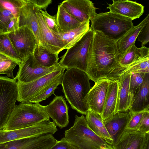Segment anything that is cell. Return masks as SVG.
<instances>
[{"label": "cell", "instance_id": "1", "mask_svg": "<svg viewBox=\"0 0 149 149\" xmlns=\"http://www.w3.org/2000/svg\"><path fill=\"white\" fill-rule=\"evenodd\" d=\"M127 68L119 63L116 41L95 32L85 72L90 79L95 83L101 79L119 81Z\"/></svg>", "mask_w": 149, "mask_h": 149}, {"label": "cell", "instance_id": "2", "mask_svg": "<svg viewBox=\"0 0 149 149\" xmlns=\"http://www.w3.org/2000/svg\"><path fill=\"white\" fill-rule=\"evenodd\" d=\"M90 80L85 72L71 68L66 69L62 80L65 98L72 109L82 115L89 110L86 98L91 89Z\"/></svg>", "mask_w": 149, "mask_h": 149}, {"label": "cell", "instance_id": "3", "mask_svg": "<svg viewBox=\"0 0 149 149\" xmlns=\"http://www.w3.org/2000/svg\"><path fill=\"white\" fill-rule=\"evenodd\" d=\"M73 125L65 132V139L79 149H113L89 127L85 117L76 115Z\"/></svg>", "mask_w": 149, "mask_h": 149}, {"label": "cell", "instance_id": "4", "mask_svg": "<svg viewBox=\"0 0 149 149\" xmlns=\"http://www.w3.org/2000/svg\"><path fill=\"white\" fill-rule=\"evenodd\" d=\"M132 20L110 12L97 14L91 21L90 29L109 39L116 41L134 26Z\"/></svg>", "mask_w": 149, "mask_h": 149}, {"label": "cell", "instance_id": "5", "mask_svg": "<svg viewBox=\"0 0 149 149\" xmlns=\"http://www.w3.org/2000/svg\"><path fill=\"white\" fill-rule=\"evenodd\" d=\"M49 118L45 106L39 103L20 102L16 105L3 130H10L23 128Z\"/></svg>", "mask_w": 149, "mask_h": 149}, {"label": "cell", "instance_id": "6", "mask_svg": "<svg viewBox=\"0 0 149 149\" xmlns=\"http://www.w3.org/2000/svg\"><path fill=\"white\" fill-rule=\"evenodd\" d=\"M95 32L89 29L72 47L67 49L58 62L65 69L75 68L86 72L89 50Z\"/></svg>", "mask_w": 149, "mask_h": 149}, {"label": "cell", "instance_id": "7", "mask_svg": "<svg viewBox=\"0 0 149 149\" xmlns=\"http://www.w3.org/2000/svg\"><path fill=\"white\" fill-rule=\"evenodd\" d=\"M15 77L0 76V130H3L16 105L18 95Z\"/></svg>", "mask_w": 149, "mask_h": 149}, {"label": "cell", "instance_id": "8", "mask_svg": "<svg viewBox=\"0 0 149 149\" xmlns=\"http://www.w3.org/2000/svg\"><path fill=\"white\" fill-rule=\"evenodd\" d=\"M57 130L56 125L49 119L23 128L10 130H0V144L48 134H53Z\"/></svg>", "mask_w": 149, "mask_h": 149}, {"label": "cell", "instance_id": "9", "mask_svg": "<svg viewBox=\"0 0 149 149\" xmlns=\"http://www.w3.org/2000/svg\"><path fill=\"white\" fill-rule=\"evenodd\" d=\"M65 69L61 66L56 70L32 82L24 83L17 81V101L29 103L47 86L64 73Z\"/></svg>", "mask_w": 149, "mask_h": 149}, {"label": "cell", "instance_id": "10", "mask_svg": "<svg viewBox=\"0 0 149 149\" xmlns=\"http://www.w3.org/2000/svg\"><path fill=\"white\" fill-rule=\"evenodd\" d=\"M8 37L19 58L22 60L33 54L38 45L37 39L27 26L20 27L8 33Z\"/></svg>", "mask_w": 149, "mask_h": 149}, {"label": "cell", "instance_id": "11", "mask_svg": "<svg viewBox=\"0 0 149 149\" xmlns=\"http://www.w3.org/2000/svg\"><path fill=\"white\" fill-rule=\"evenodd\" d=\"M60 66L58 63L50 68L43 67L38 63L32 54L22 60L15 77L18 81L29 83L52 72Z\"/></svg>", "mask_w": 149, "mask_h": 149}, {"label": "cell", "instance_id": "12", "mask_svg": "<svg viewBox=\"0 0 149 149\" xmlns=\"http://www.w3.org/2000/svg\"><path fill=\"white\" fill-rule=\"evenodd\" d=\"M57 140L51 134L20 139L0 144V149H49Z\"/></svg>", "mask_w": 149, "mask_h": 149}, {"label": "cell", "instance_id": "13", "mask_svg": "<svg viewBox=\"0 0 149 149\" xmlns=\"http://www.w3.org/2000/svg\"><path fill=\"white\" fill-rule=\"evenodd\" d=\"M60 4L81 23L92 21L97 14L96 10L97 8L89 0H66Z\"/></svg>", "mask_w": 149, "mask_h": 149}, {"label": "cell", "instance_id": "14", "mask_svg": "<svg viewBox=\"0 0 149 149\" xmlns=\"http://www.w3.org/2000/svg\"><path fill=\"white\" fill-rule=\"evenodd\" d=\"M110 82L101 79L95 83L86 98L89 110L98 114L101 116Z\"/></svg>", "mask_w": 149, "mask_h": 149}, {"label": "cell", "instance_id": "15", "mask_svg": "<svg viewBox=\"0 0 149 149\" xmlns=\"http://www.w3.org/2000/svg\"><path fill=\"white\" fill-rule=\"evenodd\" d=\"M46 112L56 126L63 128L69 123L68 108L66 101L61 96H56L48 105L45 106Z\"/></svg>", "mask_w": 149, "mask_h": 149}, {"label": "cell", "instance_id": "16", "mask_svg": "<svg viewBox=\"0 0 149 149\" xmlns=\"http://www.w3.org/2000/svg\"><path fill=\"white\" fill-rule=\"evenodd\" d=\"M19 27L27 26L33 31L38 45H44V42L38 23L35 7L29 0L20 10L18 16Z\"/></svg>", "mask_w": 149, "mask_h": 149}, {"label": "cell", "instance_id": "17", "mask_svg": "<svg viewBox=\"0 0 149 149\" xmlns=\"http://www.w3.org/2000/svg\"><path fill=\"white\" fill-rule=\"evenodd\" d=\"M131 113L129 111L116 112L111 117L103 121L113 142L112 146L119 141L125 130Z\"/></svg>", "mask_w": 149, "mask_h": 149}, {"label": "cell", "instance_id": "18", "mask_svg": "<svg viewBox=\"0 0 149 149\" xmlns=\"http://www.w3.org/2000/svg\"><path fill=\"white\" fill-rule=\"evenodd\" d=\"M111 4H108L107 8L110 12L131 19L139 18L144 12V6L136 1L129 0H113Z\"/></svg>", "mask_w": 149, "mask_h": 149}, {"label": "cell", "instance_id": "19", "mask_svg": "<svg viewBox=\"0 0 149 149\" xmlns=\"http://www.w3.org/2000/svg\"><path fill=\"white\" fill-rule=\"evenodd\" d=\"M35 9L38 23L44 42L43 46L53 53L58 54L60 52L65 49L63 43L49 29L42 15L37 8L35 7Z\"/></svg>", "mask_w": 149, "mask_h": 149}, {"label": "cell", "instance_id": "20", "mask_svg": "<svg viewBox=\"0 0 149 149\" xmlns=\"http://www.w3.org/2000/svg\"><path fill=\"white\" fill-rule=\"evenodd\" d=\"M148 133L125 130L118 142L112 147L113 149H143Z\"/></svg>", "mask_w": 149, "mask_h": 149}, {"label": "cell", "instance_id": "21", "mask_svg": "<svg viewBox=\"0 0 149 149\" xmlns=\"http://www.w3.org/2000/svg\"><path fill=\"white\" fill-rule=\"evenodd\" d=\"M149 73H146L143 82L130 106L132 114L149 110Z\"/></svg>", "mask_w": 149, "mask_h": 149}, {"label": "cell", "instance_id": "22", "mask_svg": "<svg viewBox=\"0 0 149 149\" xmlns=\"http://www.w3.org/2000/svg\"><path fill=\"white\" fill-rule=\"evenodd\" d=\"M148 21L149 14L138 25L134 26L125 35L116 42L119 60L128 49L135 44L139 33Z\"/></svg>", "mask_w": 149, "mask_h": 149}, {"label": "cell", "instance_id": "23", "mask_svg": "<svg viewBox=\"0 0 149 149\" xmlns=\"http://www.w3.org/2000/svg\"><path fill=\"white\" fill-rule=\"evenodd\" d=\"M90 20H88L78 27L69 30H63L58 28L55 35L63 43L65 49H68L78 41L89 29Z\"/></svg>", "mask_w": 149, "mask_h": 149}, {"label": "cell", "instance_id": "24", "mask_svg": "<svg viewBox=\"0 0 149 149\" xmlns=\"http://www.w3.org/2000/svg\"><path fill=\"white\" fill-rule=\"evenodd\" d=\"M130 77V74L125 72L119 80L116 112H126L129 110Z\"/></svg>", "mask_w": 149, "mask_h": 149}, {"label": "cell", "instance_id": "25", "mask_svg": "<svg viewBox=\"0 0 149 149\" xmlns=\"http://www.w3.org/2000/svg\"><path fill=\"white\" fill-rule=\"evenodd\" d=\"M118 80L110 82L104 104L101 117L104 121L116 112Z\"/></svg>", "mask_w": 149, "mask_h": 149}, {"label": "cell", "instance_id": "26", "mask_svg": "<svg viewBox=\"0 0 149 149\" xmlns=\"http://www.w3.org/2000/svg\"><path fill=\"white\" fill-rule=\"evenodd\" d=\"M86 121L90 128L97 135L112 146L113 140L98 114L88 110L85 115Z\"/></svg>", "mask_w": 149, "mask_h": 149}, {"label": "cell", "instance_id": "27", "mask_svg": "<svg viewBox=\"0 0 149 149\" xmlns=\"http://www.w3.org/2000/svg\"><path fill=\"white\" fill-rule=\"evenodd\" d=\"M33 54L38 63L43 67L50 68L58 64V54L53 53L42 45H37Z\"/></svg>", "mask_w": 149, "mask_h": 149}, {"label": "cell", "instance_id": "28", "mask_svg": "<svg viewBox=\"0 0 149 149\" xmlns=\"http://www.w3.org/2000/svg\"><path fill=\"white\" fill-rule=\"evenodd\" d=\"M147 58H149V48L145 46L138 48L134 44L128 49L120 59L119 63L122 66L127 68L137 61Z\"/></svg>", "mask_w": 149, "mask_h": 149}, {"label": "cell", "instance_id": "29", "mask_svg": "<svg viewBox=\"0 0 149 149\" xmlns=\"http://www.w3.org/2000/svg\"><path fill=\"white\" fill-rule=\"evenodd\" d=\"M55 15L58 27L62 30L72 29L83 24L68 12L60 4L58 6L57 13Z\"/></svg>", "mask_w": 149, "mask_h": 149}, {"label": "cell", "instance_id": "30", "mask_svg": "<svg viewBox=\"0 0 149 149\" xmlns=\"http://www.w3.org/2000/svg\"><path fill=\"white\" fill-rule=\"evenodd\" d=\"M0 54L12 59L19 66L21 63L22 60L15 51L8 33H0Z\"/></svg>", "mask_w": 149, "mask_h": 149}, {"label": "cell", "instance_id": "31", "mask_svg": "<svg viewBox=\"0 0 149 149\" xmlns=\"http://www.w3.org/2000/svg\"><path fill=\"white\" fill-rule=\"evenodd\" d=\"M64 73L61 74L56 79L30 100L29 103H39L46 100L50 97L54 93L57 86L61 84L62 77Z\"/></svg>", "mask_w": 149, "mask_h": 149}, {"label": "cell", "instance_id": "32", "mask_svg": "<svg viewBox=\"0 0 149 149\" xmlns=\"http://www.w3.org/2000/svg\"><path fill=\"white\" fill-rule=\"evenodd\" d=\"M17 65L12 59L0 54V74H6L8 77L15 78L13 71Z\"/></svg>", "mask_w": 149, "mask_h": 149}, {"label": "cell", "instance_id": "33", "mask_svg": "<svg viewBox=\"0 0 149 149\" xmlns=\"http://www.w3.org/2000/svg\"><path fill=\"white\" fill-rule=\"evenodd\" d=\"M145 74L143 73L130 74L129 86L130 105L143 82Z\"/></svg>", "mask_w": 149, "mask_h": 149}, {"label": "cell", "instance_id": "34", "mask_svg": "<svg viewBox=\"0 0 149 149\" xmlns=\"http://www.w3.org/2000/svg\"><path fill=\"white\" fill-rule=\"evenodd\" d=\"M26 2V0H0V8L10 11L18 17L20 10Z\"/></svg>", "mask_w": 149, "mask_h": 149}, {"label": "cell", "instance_id": "35", "mask_svg": "<svg viewBox=\"0 0 149 149\" xmlns=\"http://www.w3.org/2000/svg\"><path fill=\"white\" fill-rule=\"evenodd\" d=\"M125 72L130 74L149 73V58L139 60L133 63L127 67Z\"/></svg>", "mask_w": 149, "mask_h": 149}, {"label": "cell", "instance_id": "36", "mask_svg": "<svg viewBox=\"0 0 149 149\" xmlns=\"http://www.w3.org/2000/svg\"><path fill=\"white\" fill-rule=\"evenodd\" d=\"M15 17L10 11L0 8V31L1 33H8V27Z\"/></svg>", "mask_w": 149, "mask_h": 149}, {"label": "cell", "instance_id": "37", "mask_svg": "<svg viewBox=\"0 0 149 149\" xmlns=\"http://www.w3.org/2000/svg\"><path fill=\"white\" fill-rule=\"evenodd\" d=\"M37 9L42 16L49 29L55 34H56L58 31V27L56 24V15H51L47 13L46 10Z\"/></svg>", "mask_w": 149, "mask_h": 149}, {"label": "cell", "instance_id": "38", "mask_svg": "<svg viewBox=\"0 0 149 149\" xmlns=\"http://www.w3.org/2000/svg\"><path fill=\"white\" fill-rule=\"evenodd\" d=\"M144 111L131 114L125 130L131 131H138Z\"/></svg>", "mask_w": 149, "mask_h": 149}, {"label": "cell", "instance_id": "39", "mask_svg": "<svg viewBox=\"0 0 149 149\" xmlns=\"http://www.w3.org/2000/svg\"><path fill=\"white\" fill-rule=\"evenodd\" d=\"M137 37L138 41L141 43V46H144L149 41V21L143 26L139 33Z\"/></svg>", "mask_w": 149, "mask_h": 149}, {"label": "cell", "instance_id": "40", "mask_svg": "<svg viewBox=\"0 0 149 149\" xmlns=\"http://www.w3.org/2000/svg\"><path fill=\"white\" fill-rule=\"evenodd\" d=\"M138 131L145 134L149 133V110L144 111Z\"/></svg>", "mask_w": 149, "mask_h": 149}, {"label": "cell", "instance_id": "41", "mask_svg": "<svg viewBox=\"0 0 149 149\" xmlns=\"http://www.w3.org/2000/svg\"><path fill=\"white\" fill-rule=\"evenodd\" d=\"M49 149H79L77 148L67 141L64 137L58 141Z\"/></svg>", "mask_w": 149, "mask_h": 149}, {"label": "cell", "instance_id": "42", "mask_svg": "<svg viewBox=\"0 0 149 149\" xmlns=\"http://www.w3.org/2000/svg\"><path fill=\"white\" fill-rule=\"evenodd\" d=\"M34 6L38 9L44 11L52 2L51 0H29Z\"/></svg>", "mask_w": 149, "mask_h": 149}, {"label": "cell", "instance_id": "43", "mask_svg": "<svg viewBox=\"0 0 149 149\" xmlns=\"http://www.w3.org/2000/svg\"><path fill=\"white\" fill-rule=\"evenodd\" d=\"M143 149H149V133L147 134L146 140Z\"/></svg>", "mask_w": 149, "mask_h": 149}, {"label": "cell", "instance_id": "44", "mask_svg": "<svg viewBox=\"0 0 149 149\" xmlns=\"http://www.w3.org/2000/svg\"><path fill=\"white\" fill-rule=\"evenodd\" d=\"M1 33V31H0V33Z\"/></svg>", "mask_w": 149, "mask_h": 149}]
</instances>
